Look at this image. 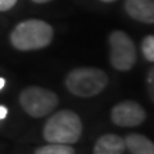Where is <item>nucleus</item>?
<instances>
[{
  "mask_svg": "<svg viewBox=\"0 0 154 154\" xmlns=\"http://www.w3.org/2000/svg\"><path fill=\"white\" fill-rule=\"evenodd\" d=\"M125 11L137 22L146 25L154 23V0H126Z\"/></svg>",
  "mask_w": 154,
  "mask_h": 154,
  "instance_id": "obj_7",
  "label": "nucleus"
},
{
  "mask_svg": "<svg viewBox=\"0 0 154 154\" xmlns=\"http://www.w3.org/2000/svg\"><path fill=\"white\" fill-rule=\"evenodd\" d=\"M35 154H76L75 149L69 144L49 143L35 150Z\"/></svg>",
  "mask_w": 154,
  "mask_h": 154,
  "instance_id": "obj_10",
  "label": "nucleus"
},
{
  "mask_svg": "<svg viewBox=\"0 0 154 154\" xmlns=\"http://www.w3.org/2000/svg\"><path fill=\"white\" fill-rule=\"evenodd\" d=\"M4 86H5V80H4L3 77H0V90H2Z\"/></svg>",
  "mask_w": 154,
  "mask_h": 154,
  "instance_id": "obj_15",
  "label": "nucleus"
},
{
  "mask_svg": "<svg viewBox=\"0 0 154 154\" xmlns=\"http://www.w3.org/2000/svg\"><path fill=\"white\" fill-rule=\"evenodd\" d=\"M7 114H8V108L5 105H0V121L5 118Z\"/></svg>",
  "mask_w": 154,
  "mask_h": 154,
  "instance_id": "obj_14",
  "label": "nucleus"
},
{
  "mask_svg": "<svg viewBox=\"0 0 154 154\" xmlns=\"http://www.w3.org/2000/svg\"><path fill=\"white\" fill-rule=\"evenodd\" d=\"M141 51L146 60L154 63V35H148L141 42Z\"/></svg>",
  "mask_w": 154,
  "mask_h": 154,
  "instance_id": "obj_11",
  "label": "nucleus"
},
{
  "mask_svg": "<svg viewBox=\"0 0 154 154\" xmlns=\"http://www.w3.org/2000/svg\"><path fill=\"white\" fill-rule=\"evenodd\" d=\"M84 131L80 116L69 109L54 113L44 125L42 136L48 143L75 144L80 140Z\"/></svg>",
  "mask_w": 154,
  "mask_h": 154,
  "instance_id": "obj_2",
  "label": "nucleus"
},
{
  "mask_svg": "<svg viewBox=\"0 0 154 154\" xmlns=\"http://www.w3.org/2000/svg\"><path fill=\"white\" fill-rule=\"evenodd\" d=\"M33 3H37V4H44V3H48L50 2V0H32Z\"/></svg>",
  "mask_w": 154,
  "mask_h": 154,
  "instance_id": "obj_16",
  "label": "nucleus"
},
{
  "mask_svg": "<svg viewBox=\"0 0 154 154\" xmlns=\"http://www.w3.org/2000/svg\"><path fill=\"white\" fill-rule=\"evenodd\" d=\"M125 140V146L131 154H154V143L145 135L128 134Z\"/></svg>",
  "mask_w": 154,
  "mask_h": 154,
  "instance_id": "obj_9",
  "label": "nucleus"
},
{
  "mask_svg": "<svg viewBox=\"0 0 154 154\" xmlns=\"http://www.w3.org/2000/svg\"><path fill=\"white\" fill-rule=\"evenodd\" d=\"M17 0H0V12H7L16 5Z\"/></svg>",
  "mask_w": 154,
  "mask_h": 154,
  "instance_id": "obj_13",
  "label": "nucleus"
},
{
  "mask_svg": "<svg viewBox=\"0 0 154 154\" xmlns=\"http://www.w3.org/2000/svg\"><path fill=\"white\" fill-rule=\"evenodd\" d=\"M58 103V95L41 86H28L19 94L21 107L33 118H41L50 114L57 108Z\"/></svg>",
  "mask_w": 154,
  "mask_h": 154,
  "instance_id": "obj_4",
  "label": "nucleus"
},
{
  "mask_svg": "<svg viewBox=\"0 0 154 154\" xmlns=\"http://www.w3.org/2000/svg\"><path fill=\"white\" fill-rule=\"evenodd\" d=\"M146 118V110L134 100H123L110 110V119L119 127H136Z\"/></svg>",
  "mask_w": 154,
  "mask_h": 154,
  "instance_id": "obj_6",
  "label": "nucleus"
},
{
  "mask_svg": "<svg viewBox=\"0 0 154 154\" xmlns=\"http://www.w3.org/2000/svg\"><path fill=\"white\" fill-rule=\"evenodd\" d=\"M125 140L116 134H105L95 141L93 154H123Z\"/></svg>",
  "mask_w": 154,
  "mask_h": 154,
  "instance_id": "obj_8",
  "label": "nucleus"
},
{
  "mask_svg": "<svg viewBox=\"0 0 154 154\" xmlns=\"http://www.w3.org/2000/svg\"><path fill=\"white\" fill-rule=\"evenodd\" d=\"M108 75L96 67H79L66 77V88L79 98H93L108 86Z\"/></svg>",
  "mask_w": 154,
  "mask_h": 154,
  "instance_id": "obj_3",
  "label": "nucleus"
},
{
  "mask_svg": "<svg viewBox=\"0 0 154 154\" xmlns=\"http://www.w3.org/2000/svg\"><path fill=\"white\" fill-rule=\"evenodd\" d=\"M146 91L150 100L154 103V67L148 72L146 76Z\"/></svg>",
  "mask_w": 154,
  "mask_h": 154,
  "instance_id": "obj_12",
  "label": "nucleus"
},
{
  "mask_svg": "<svg viewBox=\"0 0 154 154\" xmlns=\"http://www.w3.org/2000/svg\"><path fill=\"white\" fill-rule=\"evenodd\" d=\"M109 60L114 69L126 72L136 63L137 51L136 45L126 32L113 31L108 37Z\"/></svg>",
  "mask_w": 154,
  "mask_h": 154,
  "instance_id": "obj_5",
  "label": "nucleus"
},
{
  "mask_svg": "<svg viewBox=\"0 0 154 154\" xmlns=\"http://www.w3.org/2000/svg\"><path fill=\"white\" fill-rule=\"evenodd\" d=\"M54 30L45 21L27 19L19 22L11 32V44L17 50L30 51L44 49L53 41Z\"/></svg>",
  "mask_w": 154,
  "mask_h": 154,
  "instance_id": "obj_1",
  "label": "nucleus"
},
{
  "mask_svg": "<svg viewBox=\"0 0 154 154\" xmlns=\"http://www.w3.org/2000/svg\"><path fill=\"white\" fill-rule=\"evenodd\" d=\"M103 3H113V2H116V0H102Z\"/></svg>",
  "mask_w": 154,
  "mask_h": 154,
  "instance_id": "obj_17",
  "label": "nucleus"
}]
</instances>
